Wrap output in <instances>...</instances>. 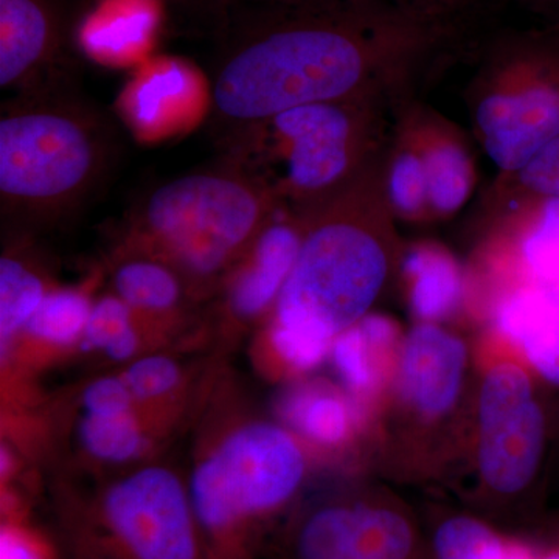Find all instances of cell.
Instances as JSON below:
<instances>
[{
  "mask_svg": "<svg viewBox=\"0 0 559 559\" xmlns=\"http://www.w3.org/2000/svg\"><path fill=\"white\" fill-rule=\"evenodd\" d=\"M384 187L396 221L430 223L428 178L421 154L409 131L393 117L384 153Z\"/></svg>",
  "mask_w": 559,
  "mask_h": 559,
  "instance_id": "7402d4cb",
  "label": "cell"
},
{
  "mask_svg": "<svg viewBox=\"0 0 559 559\" xmlns=\"http://www.w3.org/2000/svg\"><path fill=\"white\" fill-rule=\"evenodd\" d=\"M395 117L421 154L432 221L451 218L476 189V162L468 140L454 123L414 97L396 106Z\"/></svg>",
  "mask_w": 559,
  "mask_h": 559,
  "instance_id": "5bb4252c",
  "label": "cell"
},
{
  "mask_svg": "<svg viewBox=\"0 0 559 559\" xmlns=\"http://www.w3.org/2000/svg\"><path fill=\"white\" fill-rule=\"evenodd\" d=\"M62 38L57 0H0V86H17L47 68Z\"/></svg>",
  "mask_w": 559,
  "mask_h": 559,
  "instance_id": "e0dca14e",
  "label": "cell"
},
{
  "mask_svg": "<svg viewBox=\"0 0 559 559\" xmlns=\"http://www.w3.org/2000/svg\"><path fill=\"white\" fill-rule=\"evenodd\" d=\"M80 412L102 417H121L142 411L121 374H105L95 378L81 390Z\"/></svg>",
  "mask_w": 559,
  "mask_h": 559,
  "instance_id": "f546056e",
  "label": "cell"
},
{
  "mask_svg": "<svg viewBox=\"0 0 559 559\" xmlns=\"http://www.w3.org/2000/svg\"><path fill=\"white\" fill-rule=\"evenodd\" d=\"M103 159L100 134L80 110H10L0 120L2 212L28 219L57 216L94 186Z\"/></svg>",
  "mask_w": 559,
  "mask_h": 559,
  "instance_id": "9c48e42d",
  "label": "cell"
},
{
  "mask_svg": "<svg viewBox=\"0 0 559 559\" xmlns=\"http://www.w3.org/2000/svg\"><path fill=\"white\" fill-rule=\"evenodd\" d=\"M282 559H430L414 511L381 488L297 506L278 530Z\"/></svg>",
  "mask_w": 559,
  "mask_h": 559,
  "instance_id": "8fae6325",
  "label": "cell"
},
{
  "mask_svg": "<svg viewBox=\"0 0 559 559\" xmlns=\"http://www.w3.org/2000/svg\"><path fill=\"white\" fill-rule=\"evenodd\" d=\"M509 249L498 280L507 286H538L559 297V201L513 213Z\"/></svg>",
  "mask_w": 559,
  "mask_h": 559,
  "instance_id": "d6986e66",
  "label": "cell"
},
{
  "mask_svg": "<svg viewBox=\"0 0 559 559\" xmlns=\"http://www.w3.org/2000/svg\"><path fill=\"white\" fill-rule=\"evenodd\" d=\"M75 440L81 452L92 462L127 466L148 455L154 436L142 412L121 417L80 412L75 423Z\"/></svg>",
  "mask_w": 559,
  "mask_h": 559,
  "instance_id": "603a6c76",
  "label": "cell"
},
{
  "mask_svg": "<svg viewBox=\"0 0 559 559\" xmlns=\"http://www.w3.org/2000/svg\"><path fill=\"white\" fill-rule=\"evenodd\" d=\"M278 210L266 191L229 167L193 173L146 198L128 250L165 261L191 297L205 296L221 288Z\"/></svg>",
  "mask_w": 559,
  "mask_h": 559,
  "instance_id": "5b68a950",
  "label": "cell"
},
{
  "mask_svg": "<svg viewBox=\"0 0 559 559\" xmlns=\"http://www.w3.org/2000/svg\"><path fill=\"white\" fill-rule=\"evenodd\" d=\"M304 218L280 209L224 278V311L231 323L266 322L299 253Z\"/></svg>",
  "mask_w": 559,
  "mask_h": 559,
  "instance_id": "7c38bea8",
  "label": "cell"
},
{
  "mask_svg": "<svg viewBox=\"0 0 559 559\" xmlns=\"http://www.w3.org/2000/svg\"><path fill=\"white\" fill-rule=\"evenodd\" d=\"M92 305L83 289H50L21 337L39 348L79 347Z\"/></svg>",
  "mask_w": 559,
  "mask_h": 559,
  "instance_id": "4316f807",
  "label": "cell"
},
{
  "mask_svg": "<svg viewBox=\"0 0 559 559\" xmlns=\"http://www.w3.org/2000/svg\"><path fill=\"white\" fill-rule=\"evenodd\" d=\"M540 559H559V544L540 550Z\"/></svg>",
  "mask_w": 559,
  "mask_h": 559,
  "instance_id": "d590c367",
  "label": "cell"
},
{
  "mask_svg": "<svg viewBox=\"0 0 559 559\" xmlns=\"http://www.w3.org/2000/svg\"><path fill=\"white\" fill-rule=\"evenodd\" d=\"M469 2L471 0H396V7L455 22L457 11L468 5Z\"/></svg>",
  "mask_w": 559,
  "mask_h": 559,
  "instance_id": "1f68e13d",
  "label": "cell"
},
{
  "mask_svg": "<svg viewBox=\"0 0 559 559\" xmlns=\"http://www.w3.org/2000/svg\"><path fill=\"white\" fill-rule=\"evenodd\" d=\"M489 340L522 360L543 384L559 388V297L538 286H513L487 316Z\"/></svg>",
  "mask_w": 559,
  "mask_h": 559,
  "instance_id": "2e32d148",
  "label": "cell"
},
{
  "mask_svg": "<svg viewBox=\"0 0 559 559\" xmlns=\"http://www.w3.org/2000/svg\"><path fill=\"white\" fill-rule=\"evenodd\" d=\"M310 450L280 421L245 418L198 452L187 487L209 559H257L297 507Z\"/></svg>",
  "mask_w": 559,
  "mask_h": 559,
  "instance_id": "3957f363",
  "label": "cell"
},
{
  "mask_svg": "<svg viewBox=\"0 0 559 559\" xmlns=\"http://www.w3.org/2000/svg\"><path fill=\"white\" fill-rule=\"evenodd\" d=\"M514 538L469 513H443L428 535L430 559H513Z\"/></svg>",
  "mask_w": 559,
  "mask_h": 559,
  "instance_id": "d4e9b609",
  "label": "cell"
},
{
  "mask_svg": "<svg viewBox=\"0 0 559 559\" xmlns=\"http://www.w3.org/2000/svg\"><path fill=\"white\" fill-rule=\"evenodd\" d=\"M455 35V22L393 5L253 7L227 40L213 102L235 128L319 103H401Z\"/></svg>",
  "mask_w": 559,
  "mask_h": 559,
  "instance_id": "6da1fadb",
  "label": "cell"
},
{
  "mask_svg": "<svg viewBox=\"0 0 559 559\" xmlns=\"http://www.w3.org/2000/svg\"><path fill=\"white\" fill-rule=\"evenodd\" d=\"M400 103H319L235 128L231 170L280 209L305 213L344 189L384 153Z\"/></svg>",
  "mask_w": 559,
  "mask_h": 559,
  "instance_id": "277c9868",
  "label": "cell"
},
{
  "mask_svg": "<svg viewBox=\"0 0 559 559\" xmlns=\"http://www.w3.org/2000/svg\"><path fill=\"white\" fill-rule=\"evenodd\" d=\"M160 0H103L84 21L81 40L92 53L132 57L150 46L160 21Z\"/></svg>",
  "mask_w": 559,
  "mask_h": 559,
  "instance_id": "44dd1931",
  "label": "cell"
},
{
  "mask_svg": "<svg viewBox=\"0 0 559 559\" xmlns=\"http://www.w3.org/2000/svg\"><path fill=\"white\" fill-rule=\"evenodd\" d=\"M69 559H209L187 480L143 463L57 510Z\"/></svg>",
  "mask_w": 559,
  "mask_h": 559,
  "instance_id": "8992f818",
  "label": "cell"
},
{
  "mask_svg": "<svg viewBox=\"0 0 559 559\" xmlns=\"http://www.w3.org/2000/svg\"><path fill=\"white\" fill-rule=\"evenodd\" d=\"M496 197L507 198L511 215L540 202L559 201V138L521 170L500 175Z\"/></svg>",
  "mask_w": 559,
  "mask_h": 559,
  "instance_id": "83f0119b",
  "label": "cell"
},
{
  "mask_svg": "<svg viewBox=\"0 0 559 559\" xmlns=\"http://www.w3.org/2000/svg\"><path fill=\"white\" fill-rule=\"evenodd\" d=\"M277 412L310 452L326 455L347 454L378 430V419L325 378L294 380L280 395Z\"/></svg>",
  "mask_w": 559,
  "mask_h": 559,
  "instance_id": "4fadbf2b",
  "label": "cell"
},
{
  "mask_svg": "<svg viewBox=\"0 0 559 559\" xmlns=\"http://www.w3.org/2000/svg\"><path fill=\"white\" fill-rule=\"evenodd\" d=\"M160 2H175V3H198V2H216L218 5H227L230 0H160Z\"/></svg>",
  "mask_w": 559,
  "mask_h": 559,
  "instance_id": "8d00e7d4",
  "label": "cell"
},
{
  "mask_svg": "<svg viewBox=\"0 0 559 559\" xmlns=\"http://www.w3.org/2000/svg\"><path fill=\"white\" fill-rule=\"evenodd\" d=\"M384 153L300 213L299 253L261 336V362L272 377L297 380L322 366L334 340L373 312L399 277L406 246L385 194Z\"/></svg>",
  "mask_w": 559,
  "mask_h": 559,
  "instance_id": "7a4b0ae2",
  "label": "cell"
},
{
  "mask_svg": "<svg viewBox=\"0 0 559 559\" xmlns=\"http://www.w3.org/2000/svg\"><path fill=\"white\" fill-rule=\"evenodd\" d=\"M120 374L142 412L168 407L173 399H179L183 385L182 366L164 353H143Z\"/></svg>",
  "mask_w": 559,
  "mask_h": 559,
  "instance_id": "f1b7e54d",
  "label": "cell"
},
{
  "mask_svg": "<svg viewBox=\"0 0 559 559\" xmlns=\"http://www.w3.org/2000/svg\"><path fill=\"white\" fill-rule=\"evenodd\" d=\"M345 2L358 3V5H393V7H396V0H345Z\"/></svg>",
  "mask_w": 559,
  "mask_h": 559,
  "instance_id": "e575fe53",
  "label": "cell"
},
{
  "mask_svg": "<svg viewBox=\"0 0 559 559\" xmlns=\"http://www.w3.org/2000/svg\"><path fill=\"white\" fill-rule=\"evenodd\" d=\"M399 277L415 323L447 325L468 307V274L450 250L436 242L404 249Z\"/></svg>",
  "mask_w": 559,
  "mask_h": 559,
  "instance_id": "ac0fdd59",
  "label": "cell"
},
{
  "mask_svg": "<svg viewBox=\"0 0 559 559\" xmlns=\"http://www.w3.org/2000/svg\"><path fill=\"white\" fill-rule=\"evenodd\" d=\"M520 2L533 13L549 21L554 31H559V0H520Z\"/></svg>",
  "mask_w": 559,
  "mask_h": 559,
  "instance_id": "d6a6232c",
  "label": "cell"
},
{
  "mask_svg": "<svg viewBox=\"0 0 559 559\" xmlns=\"http://www.w3.org/2000/svg\"><path fill=\"white\" fill-rule=\"evenodd\" d=\"M477 142L513 175L559 138V31L489 47L466 87Z\"/></svg>",
  "mask_w": 559,
  "mask_h": 559,
  "instance_id": "52a82bcc",
  "label": "cell"
},
{
  "mask_svg": "<svg viewBox=\"0 0 559 559\" xmlns=\"http://www.w3.org/2000/svg\"><path fill=\"white\" fill-rule=\"evenodd\" d=\"M253 2H255V7H289L316 2V0H253Z\"/></svg>",
  "mask_w": 559,
  "mask_h": 559,
  "instance_id": "836d02e7",
  "label": "cell"
},
{
  "mask_svg": "<svg viewBox=\"0 0 559 559\" xmlns=\"http://www.w3.org/2000/svg\"><path fill=\"white\" fill-rule=\"evenodd\" d=\"M0 559H51L40 536L21 521L7 516L0 528Z\"/></svg>",
  "mask_w": 559,
  "mask_h": 559,
  "instance_id": "4dcf8cb0",
  "label": "cell"
},
{
  "mask_svg": "<svg viewBox=\"0 0 559 559\" xmlns=\"http://www.w3.org/2000/svg\"><path fill=\"white\" fill-rule=\"evenodd\" d=\"M471 401L473 465L480 499L503 507L538 484L550 426L543 384L513 353L485 340Z\"/></svg>",
  "mask_w": 559,
  "mask_h": 559,
  "instance_id": "ba28073f",
  "label": "cell"
},
{
  "mask_svg": "<svg viewBox=\"0 0 559 559\" xmlns=\"http://www.w3.org/2000/svg\"><path fill=\"white\" fill-rule=\"evenodd\" d=\"M148 336H156V331L116 294H109L94 300L79 348L116 362H131L145 353Z\"/></svg>",
  "mask_w": 559,
  "mask_h": 559,
  "instance_id": "cb8c5ba5",
  "label": "cell"
},
{
  "mask_svg": "<svg viewBox=\"0 0 559 559\" xmlns=\"http://www.w3.org/2000/svg\"><path fill=\"white\" fill-rule=\"evenodd\" d=\"M112 286L114 294L156 333L180 320L187 299H193L170 264L134 250H127L114 267Z\"/></svg>",
  "mask_w": 559,
  "mask_h": 559,
  "instance_id": "ffe728a7",
  "label": "cell"
},
{
  "mask_svg": "<svg viewBox=\"0 0 559 559\" xmlns=\"http://www.w3.org/2000/svg\"><path fill=\"white\" fill-rule=\"evenodd\" d=\"M46 280L20 253H5L0 260V345L2 358L20 341L40 304L46 299Z\"/></svg>",
  "mask_w": 559,
  "mask_h": 559,
  "instance_id": "484cf974",
  "label": "cell"
},
{
  "mask_svg": "<svg viewBox=\"0 0 559 559\" xmlns=\"http://www.w3.org/2000/svg\"><path fill=\"white\" fill-rule=\"evenodd\" d=\"M465 337L440 323H415L406 336L380 418V439L401 466L430 468L451 450L471 377Z\"/></svg>",
  "mask_w": 559,
  "mask_h": 559,
  "instance_id": "30bf717a",
  "label": "cell"
},
{
  "mask_svg": "<svg viewBox=\"0 0 559 559\" xmlns=\"http://www.w3.org/2000/svg\"><path fill=\"white\" fill-rule=\"evenodd\" d=\"M406 331L382 312H370L331 344L329 362L337 384L378 419L388 401Z\"/></svg>",
  "mask_w": 559,
  "mask_h": 559,
  "instance_id": "9a60e30c",
  "label": "cell"
}]
</instances>
